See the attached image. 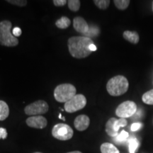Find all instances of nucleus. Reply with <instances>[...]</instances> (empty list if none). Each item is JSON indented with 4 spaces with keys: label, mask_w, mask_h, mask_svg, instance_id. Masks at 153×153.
<instances>
[{
    "label": "nucleus",
    "mask_w": 153,
    "mask_h": 153,
    "mask_svg": "<svg viewBox=\"0 0 153 153\" xmlns=\"http://www.w3.org/2000/svg\"><path fill=\"white\" fill-rule=\"evenodd\" d=\"M95 5L101 9H106L110 4V1L108 0H95L94 1Z\"/></svg>",
    "instance_id": "412c9836"
},
{
    "label": "nucleus",
    "mask_w": 153,
    "mask_h": 153,
    "mask_svg": "<svg viewBox=\"0 0 153 153\" xmlns=\"http://www.w3.org/2000/svg\"><path fill=\"white\" fill-rule=\"evenodd\" d=\"M68 153H82V152H79V151H73V152H70Z\"/></svg>",
    "instance_id": "7c9ffc66"
},
{
    "label": "nucleus",
    "mask_w": 153,
    "mask_h": 153,
    "mask_svg": "<svg viewBox=\"0 0 153 153\" xmlns=\"http://www.w3.org/2000/svg\"><path fill=\"white\" fill-rule=\"evenodd\" d=\"M101 153H120L119 151L114 145L111 143H103L101 146Z\"/></svg>",
    "instance_id": "dca6fc26"
},
{
    "label": "nucleus",
    "mask_w": 153,
    "mask_h": 153,
    "mask_svg": "<svg viewBox=\"0 0 153 153\" xmlns=\"http://www.w3.org/2000/svg\"><path fill=\"white\" fill-rule=\"evenodd\" d=\"M116 7L120 10H124L129 6V0H115L114 1Z\"/></svg>",
    "instance_id": "a211bd4d"
},
{
    "label": "nucleus",
    "mask_w": 153,
    "mask_h": 153,
    "mask_svg": "<svg viewBox=\"0 0 153 153\" xmlns=\"http://www.w3.org/2000/svg\"><path fill=\"white\" fill-rule=\"evenodd\" d=\"M73 26L76 31L87 35L89 30V26L87 22L82 17L77 16L73 19Z\"/></svg>",
    "instance_id": "9d476101"
},
{
    "label": "nucleus",
    "mask_w": 153,
    "mask_h": 153,
    "mask_svg": "<svg viewBox=\"0 0 153 153\" xmlns=\"http://www.w3.org/2000/svg\"><path fill=\"white\" fill-rule=\"evenodd\" d=\"M117 120L116 118H111L107 121L106 124V132L108 135L111 137H116L118 135V132L115 131L114 124Z\"/></svg>",
    "instance_id": "f8f14e48"
},
{
    "label": "nucleus",
    "mask_w": 153,
    "mask_h": 153,
    "mask_svg": "<svg viewBox=\"0 0 153 153\" xmlns=\"http://www.w3.org/2000/svg\"><path fill=\"white\" fill-rule=\"evenodd\" d=\"M129 151L130 153H135L137 147H138V141L135 137H132L129 140Z\"/></svg>",
    "instance_id": "aec40b11"
},
{
    "label": "nucleus",
    "mask_w": 153,
    "mask_h": 153,
    "mask_svg": "<svg viewBox=\"0 0 153 153\" xmlns=\"http://www.w3.org/2000/svg\"><path fill=\"white\" fill-rule=\"evenodd\" d=\"M7 137V131L4 128H0V139H6Z\"/></svg>",
    "instance_id": "bb28decb"
},
{
    "label": "nucleus",
    "mask_w": 153,
    "mask_h": 153,
    "mask_svg": "<svg viewBox=\"0 0 153 153\" xmlns=\"http://www.w3.org/2000/svg\"><path fill=\"white\" fill-rule=\"evenodd\" d=\"M69 52L72 57L77 59L85 58L91 54L90 45L92 40L86 36H73L68 39Z\"/></svg>",
    "instance_id": "f257e3e1"
},
{
    "label": "nucleus",
    "mask_w": 153,
    "mask_h": 153,
    "mask_svg": "<svg viewBox=\"0 0 153 153\" xmlns=\"http://www.w3.org/2000/svg\"><path fill=\"white\" fill-rule=\"evenodd\" d=\"M127 125V120L125 118H120L117 120L114 124L115 131L118 132V130L120 129V127H125Z\"/></svg>",
    "instance_id": "5701e85b"
},
{
    "label": "nucleus",
    "mask_w": 153,
    "mask_h": 153,
    "mask_svg": "<svg viewBox=\"0 0 153 153\" xmlns=\"http://www.w3.org/2000/svg\"><path fill=\"white\" fill-rule=\"evenodd\" d=\"M142 126V125H141V123H135L133 124H132L131 127V129L132 131H137V130H139L140 128V127Z\"/></svg>",
    "instance_id": "cd10ccee"
},
{
    "label": "nucleus",
    "mask_w": 153,
    "mask_h": 153,
    "mask_svg": "<svg viewBox=\"0 0 153 153\" xmlns=\"http://www.w3.org/2000/svg\"><path fill=\"white\" fill-rule=\"evenodd\" d=\"M123 38L133 44H137L139 42V35L135 31L126 30L123 33Z\"/></svg>",
    "instance_id": "ddd939ff"
},
{
    "label": "nucleus",
    "mask_w": 153,
    "mask_h": 153,
    "mask_svg": "<svg viewBox=\"0 0 153 153\" xmlns=\"http://www.w3.org/2000/svg\"><path fill=\"white\" fill-rule=\"evenodd\" d=\"M68 3V1L66 0H54L53 1V4L56 7H63Z\"/></svg>",
    "instance_id": "393cba45"
},
{
    "label": "nucleus",
    "mask_w": 153,
    "mask_h": 153,
    "mask_svg": "<svg viewBox=\"0 0 153 153\" xmlns=\"http://www.w3.org/2000/svg\"><path fill=\"white\" fill-rule=\"evenodd\" d=\"M89 123H90V119L89 116L86 115H79L75 118L74 121V127L79 131H85L89 127Z\"/></svg>",
    "instance_id": "9b49d317"
},
{
    "label": "nucleus",
    "mask_w": 153,
    "mask_h": 153,
    "mask_svg": "<svg viewBox=\"0 0 153 153\" xmlns=\"http://www.w3.org/2000/svg\"><path fill=\"white\" fill-rule=\"evenodd\" d=\"M143 102L148 105H153V89L147 91L143 96Z\"/></svg>",
    "instance_id": "f3484780"
},
{
    "label": "nucleus",
    "mask_w": 153,
    "mask_h": 153,
    "mask_svg": "<svg viewBox=\"0 0 153 153\" xmlns=\"http://www.w3.org/2000/svg\"><path fill=\"white\" fill-rule=\"evenodd\" d=\"M76 94V88L71 84H61L54 90L55 99L60 103L68 102Z\"/></svg>",
    "instance_id": "20e7f679"
},
{
    "label": "nucleus",
    "mask_w": 153,
    "mask_h": 153,
    "mask_svg": "<svg viewBox=\"0 0 153 153\" xmlns=\"http://www.w3.org/2000/svg\"><path fill=\"white\" fill-rule=\"evenodd\" d=\"M11 23L4 20L0 22V45L7 47H14L19 44L18 38L11 31Z\"/></svg>",
    "instance_id": "7ed1b4c3"
},
{
    "label": "nucleus",
    "mask_w": 153,
    "mask_h": 153,
    "mask_svg": "<svg viewBox=\"0 0 153 153\" xmlns=\"http://www.w3.org/2000/svg\"><path fill=\"white\" fill-rule=\"evenodd\" d=\"M9 115V108L7 103L0 100V120L7 119Z\"/></svg>",
    "instance_id": "4468645a"
},
{
    "label": "nucleus",
    "mask_w": 153,
    "mask_h": 153,
    "mask_svg": "<svg viewBox=\"0 0 153 153\" xmlns=\"http://www.w3.org/2000/svg\"><path fill=\"white\" fill-rule=\"evenodd\" d=\"M129 83L125 76H115L107 82L106 89L108 94L113 97H118L128 91Z\"/></svg>",
    "instance_id": "f03ea898"
},
{
    "label": "nucleus",
    "mask_w": 153,
    "mask_h": 153,
    "mask_svg": "<svg viewBox=\"0 0 153 153\" xmlns=\"http://www.w3.org/2000/svg\"><path fill=\"white\" fill-rule=\"evenodd\" d=\"M22 29L19 27H15L12 30V34L15 36V37H19V36L22 35Z\"/></svg>",
    "instance_id": "a878e982"
},
{
    "label": "nucleus",
    "mask_w": 153,
    "mask_h": 153,
    "mask_svg": "<svg viewBox=\"0 0 153 153\" xmlns=\"http://www.w3.org/2000/svg\"><path fill=\"white\" fill-rule=\"evenodd\" d=\"M128 136H129V135L127 132L125 131H122L121 132H120V133L119 134V135H118L116 137V138H115V141H116V143L124 142V141L127 140Z\"/></svg>",
    "instance_id": "4be33fe9"
},
{
    "label": "nucleus",
    "mask_w": 153,
    "mask_h": 153,
    "mask_svg": "<svg viewBox=\"0 0 153 153\" xmlns=\"http://www.w3.org/2000/svg\"><path fill=\"white\" fill-rule=\"evenodd\" d=\"M48 109L49 106L46 101L38 100L25 107L24 112L28 116H41L47 113Z\"/></svg>",
    "instance_id": "423d86ee"
},
{
    "label": "nucleus",
    "mask_w": 153,
    "mask_h": 153,
    "mask_svg": "<svg viewBox=\"0 0 153 153\" xmlns=\"http://www.w3.org/2000/svg\"><path fill=\"white\" fill-rule=\"evenodd\" d=\"M68 7L72 11H79L80 8V1L79 0H69L68 1Z\"/></svg>",
    "instance_id": "6ab92c4d"
},
{
    "label": "nucleus",
    "mask_w": 153,
    "mask_h": 153,
    "mask_svg": "<svg viewBox=\"0 0 153 153\" xmlns=\"http://www.w3.org/2000/svg\"><path fill=\"white\" fill-rule=\"evenodd\" d=\"M26 124L30 128L43 129L46 127L48 121L45 117L42 116H30L26 120Z\"/></svg>",
    "instance_id": "1a4fd4ad"
},
{
    "label": "nucleus",
    "mask_w": 153,
    "mask_h": 153,
    "mask_svg": "<svg viewBox=\"0 0 153 153\" xmlns=\"http://www.w3.org/2000/svg\"><path fill=\"white\" fill-rule=\"evenodd\" d=\"M87 99L83 94H76L73 98L65 103V110L68 113H74L85 108Z\"/></svg>",
    "instance_id": "0eeeda50"
},
{
    "label": "nucleus",
    "mask_w": 153,
    "mask_h": 153,
    "mask_svg": "<svg viewBox=\"0 0 153 153\" xmlns=\"http://www.w3.org/2000/svg\"><path fill=\"white\" fill-rule=\"evenodd\" d=\"M7 1L11 4L19 6V7H24L27 4V1L26 0H8Z\"/></svg>",
    "instance_id": "b1692460"
},
{
    "label": "nucleus",
    "mask_w": 153,
    "mask_h": 153,
    "mask_svg": "<svg viewBox=\"0 0 153 153\" xmlns=\"http://www.w3.org/2000/svg\"><path fill=\"white\" fill-rule=\"evenodd\" d=\"M136 111L137 106L135 102L132 101H126L117 107L116 114L120 118H126L131 117L135 114Z\"/></svg>",
    "instance_id": "6e6552de"
},
{
    "label": "nucleus",
    "mask_w": 153,
    "mask_h": 153,
    "mask_svg": "<svg viewBox=\"0 0 153 153\" xmlns=\"http://www.w3.org/2000/svg\"><path fill=\"white\" fill-rule=\"evenodd\" d=\"M90 48V51H91V52L97 51V46H96V45L94 43L91 44V45H90V48Z\"/></svg>",
    "instance_id": "c85d7f7f"
},
{
    "label": "nucleus",
    "mask_w": 153,
    "mask_h": 153,
    "mask_svg": "<svg viewBox=\"0 0 153 153\" xmlns=\"http://www.w3.org/2000/svg\"><path fill=\"white\" fill-rule=\"evenodd\" d=\"M73 130L70 126L65 123H58L53 128V136L60 140H68L73 136Z\"/></svg>",
    "instance_id": "39448f33"
},
{
    "label": "nucleus",
    "mask_w": 153,
    "mask_h": 153,
    "mask_svg": "<svg viewBox=\"0 0 153 153\" xmlns=\"http://www.w3.org/2000/svg\"><path fill=\"white\" fill-rule=\"evenodd\" d=\"M35 153H41V152H35Z\"/></svg>",
    "instance_id": "2f4dec72"
},
{
    "label": "nucleus",
    "mask_w": 153,
    "mask_h": 153,
    "mask_svg": "<svg viewBox=\"0 0 153 153\" xmlns=\"http://www.w3.org/2000/svg\"><path fill=\"white\" fill-rule=\"evenodd\" d=\"M71 24V21L67 16H62L55 22V26L60 29H65Z\"/></svg>",
    "instance_id": "2eb2a0df"
},
{
    "label": "nucleus",
    "mask_w": 153,
    "mask_h": 153,
    "mask_svg": "<svg viewBox=\"0 0 153 153\" xmlns=\"http://www.w3.org/2000/svg\"><path fill=\"white\" fill-rule=\"evenodd\" d=\"M62 114H59V118H61V119H62L63 120H65V118H62Z\"/></svg>",
    "instance_id": "c756f323"
}]
</instances>
